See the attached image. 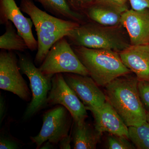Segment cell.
Here are the masks:
<instances>
[{
  "mask_svg": "<svg viewBox=\"0 0 149 149\" xmlns=\"http://www.w3.org/2000/svg\"><path fill=\"white\" fill-rule=\"evenodd\" d=\"M19 8L31 19L37 32L38 48L34 60L36 65H41L56 42L80 24L49 14L39 8L32 0H21Z\"/></svg>",
  "mask_w": 149,
  "mask_h": 149,
  "instance_id": "1",
  "label": "cell"
},
{
  "mask_svg": "<svg viewBox=\"0 0 149 149\" xmlns=\"http://www.w3.org/2000/svg\"><path fill=\"white\" fill-rule=\"evenodd\" d=\"M128 74L108 84L105 94L107 101L128 127L139 126L147 121V111L139 96V80L136 76Z\"/></svg>",
  "mask_w": 149,
  "mask_h": 149,
  "instance_id": "2",
  "label": "cell"
},
{
  "mask_svg": "<svg viewBox=\"0 0 149 149\" xmlns=\"http://www.w3.org/2000/svg\"><path fill=\"white\" fill-rule=\"evenodd\" d=\"M71 46L89 75L99 86L105 87L116 78L131 72L123 64L117 52Z\"/></svg>",
  "mask_w": 149,
  "mask_h": 149,
  "instance_id": "3",
  "label": "cell"
},
{
  "mask_svg": "<svg viewBox=\"0 0 149 149\" xmlns=\"http://www.w3.org/2000/svg\"><path fill=\"white\" fill-rule=\"evenodd\" d=\"M113 26L96 22L80 24L65 37L71 46L121 52L130 45Z\"/></svg>",
  "mask_w": 149,
  "mask_h": 149,
  "instance_id": "4",
  "label": "cell"
},
{
  "mask_svg": "<svg viewBox=\"0 0 149 149\" xmlns=\"http://www.w3.org/2000/svg\"><path fill=\"white\" fill-rule=\"evenodd\" d=\"M18 65L21 73L27 76L32 92L31 101L23 116L28 119L43 109L46 106L48 94L52 87V76L43 74L35 65L32 58L27 55L18 54Z\"/></svg>",
  "mask_w": 149,
  "mask_h": 149,
  "instance_id": "5",
  "label": "cell"
},
{
  "mask_svg": "<svg viewBox=\"0 0 149 149\" xmlns=\"http://www.w3.org/2000/svg\"><path fill=\"white\" fill-rule=\"evenodd\" d=\"M39 68L43 74L52 76L59 73L90 76L65 37L54 44Z\"/></svg>",
  "mask_w": 149,
  "mask_h": 149,
  "instance_id": "6",
  "label": "cell"
},
{
  "mask_svg": "<svg viewBox=\"0 0 149 149\" xmlns=\"http://www.w3.org/2000/svg\"><path fill=\"white\" fill-rule=\"evenodd\" d=\"M73 122V118L68 110L63 106L57 105L44 113L40 132L30 139L36 144V149H40L47 141L57 145L63 138L68 135Z\"/></svg>",
  "mask_w": 149,
  "mask_h": 149,
  "instance_id": "7",
  "label": "cell"
},
{
  "mask_svg": "<svg viewBox=\"0 0 149 149\" xmlns=\"http://www.w3.org/2000/svg\"><path fill=\"white\" fill-rule=\"evenodd\" d=\"M47 104L48 105L63 106L72 115L74 122H83L88 117L85 105L68 85L62 73L55 74L52 77Z\"/></svg>",
  "mask_w": 149,
  "mask_h": 149,
  "instance_id": "8",
  "label": "cell"
},
{
  "mask_svg": "<svg viewBox=\"0 0 149 149\" xmlns=\"http://www.w3.org/2000/svg\"><path fill=\"white\" fill-rule=\"evenodd\" d=\"M18 59L12 51L0 52V88L8 91L25 102L30 101L31 94L18 65Z\"/></svg>",
  "mask_w": 149,
  "mask_h": 149,
  "instance_id": "9",
  "label": "cell"
},
{
  "mask_svg": "<svg viewBox=\"0 0 149 149\" xmlns=\"http://www.w3.org/2000/svg\"><path fill=\"white\" fill-rule=\"evenodd\" d=\"M63 74L68 85L74 91L86 109L99 108L107 102L105 94L88 75L72 73Z\"/></svg>",
  "mask_w": 149,
  "mask_h": 149,
  "instance_id": "10",
  "label": "cell"
},
{
  "mask_svg": "<svg viewBox=\"0 0 149 149\" xmlns=\"http://www.w3.org/2000/svg\"><path fill=\"white\" fill-rule=\"evenodd\" d=\"M9 21L16 27L28 49L32 52L37 50L38 42L32 33L33 23L31 19L23 15L15 0H0V24L4 25Z\"/></svg>",
  "mask_w": 149,
  "mask_h": 149,
  "instance_id": "11",
  "label": "cell"
},
{
  "mask_svg": "<svg viewBox=\"0 0 149 149\" xmlns=\"http://www.w3.org/2000/svg\"><path fill=\"white\" fill-rule=\"evenodd\" d=\"M120 23L128 32L132 45L149 44V10H126Z\"/></svg>",
  "mask_w": 149,
  "mask_h": 149,
  "instance_id": "12",
  "label": "cell"
},
{
  "mask_svg": "<svg viewBox=\"0 0 149 149\" xmlns=\"http://www.w3.org/2000/svg\"><path fill=\"white\" fill-rule=\"evenodd\" d=\"M93 113L96 130L102 133L124 136L128 139V127L108 101L99 108H89Z\"/></svg>",
  "mask_w": 149,
  "mask_h": 149,
  "instance_id": "13",
  "label": "cell"
},
{
  "mask_svg": "<svg viewBox=\"0 0 149 149\" xmlns=\"http://www.w3.org/2000/svg\"><path fill=\"white\" fill-rule=\"evenodd\" d=\"M119 54L123 64L138 80L149 81V44L130 45Z\"/></svg>",
  "mask_w": 149,
  "mask_h": 149,
  "instance_id": "14",
  "label": "cell"
},
{
  "mask_svg": "<svg viewBox=\"0 0 149 149\" xmlns=\"http://www.w3.org/2000/svg\"><path fill=\"white\" fill-rule=\"evenodd\" d=\"M72 140L74 149H95L102 133L85 121L73 122Z\"/></svg>",
  "mask_w": 149,
  "mask_h": 149,
  "instance_id": "15",
  "label": "cell"
},
{
  "mask_svg": "<svg viewBox=\"0 0 149 149\" xmlns=\"http://www.w3.org/2000/svg\"><path fill=\"white\" fill-rule=\"evenodd\" d=\"M40 3L46 11L52 15L65 20L75 22L79 24L85 23L83 14L70 8L65 0H35Z\"/></svg>",
  "mask_w": 149,
  "mask_h": 149,
  "instance_id": "16",
  "label": "cell"
},
{
  "mask_svg": "<svg viewBox=\"0 0 149 149\" xmlns=\"http://www.w3.org/2000/svg\"><path fill=\"white\" fill-rule=\"evenodd\" d=\"M123 11L104 5H95L88 8L85 14L91 20L105 26H114L120 23Z\"/></svg>",
  "mask_w": 149,
  "mask_h": 149,
  "instance_id": "17",
  "label": "cell"
},
{
  "mask_svg": "<svg viewBox=\"0 0 149 149\" xmlns=\"http://www.w3.org/2000/svg\"><path fill=\"white\" fill-rule=\"evenodd\" d=\"M4 25L5 32L0 37L1 49L24 52L28 49L24 39L18 34L11 22H7Z\"/></svg>",
  "mask_w": 149,
  "mask_h": 149,
  "instance_id": "18",
  "label": "cell"
},
{
  "mask_svg": "<svg viewBox=\"0 0 149 149\" xmlns=\"http://www.w3.org/2000/svg\"><path fill=\"white\" fill-rule=\"evenodd\" d=\"M128 139L139 149H149V123L128 127Z\"/></svg>",
  "mask_w": 149,
  "mask_h": 149,
  "instance_id": "19",
  "label": "cell"
},
{
  "mask_svg": "<svg viewBox=\"0 0 149 149\" xmlns=\"http://www.w3.org/2000/svg\"><path fill=\"white\" fill-rule=\"evenodd\" d=\"M70 8L74 11L84 14L89 8L95 5H104L112 7L122 11L125 8L116 3L111 0H65Z\"/></svg>",
  "mask_w": 149,
  "mask_h": 149,
  "instance_id": "20",
  "label": "cell"
},
{
  "mask_svg": "<svg viewBox=\"0 0 149 149\" xmlns=\"http://www.w3.org/2000/svg\"><path fill=\"white\" fill-rule=\"evenodd\" d=\"M124 136L110 134L107 138L108 148L109 149H134V145Z\"/></svg>",
  "mask_w": 149,
  "mask_h": 149,
  "instance_id": "21",
  "label": "cell"
},
{
  "mask_svg": "<svg viewBox=\"0 0 149 149\" xmlns=\"http://www.w3.org/2000/svg\"><path fill=\"white\" fill-rule=\"evenodd\" d=\"M23 146H24V143L22 142L13 137L9 132L6 133L5 130L3 129L1 130L0 149H19Z\"/></svg>",
  "mask_w": 149,
  "mask_h": 149,
  "instance_id": "22",
  "label": "cell"
},
{
  "mask_svg": "<svg viewBox=\"0 0 149 149\" xmlns=\"http://www.w3.org/2000/svg\"><path fill=\"white\" fill-rule=\"evenodd\" d=\"M138 87L141 101L146 109L149 112V81L139 80Z\"/></svg>",
  "mask_w": 149,
  "mask_h": 149,
  "instance_id": "23",
  "label": "cell"
},
{
  "mask_svg": "<svg viewBox=\"0 0 149 149\" xmlns=\"http://www.w3.org/2000/svg\"><path fill=\"white\" fill-rule=\"evenodd\" d=\"M132 9L135 10H149V0H129Z\"/></svg>",
  "mask_w": 149,
  "mask_h": 149,
  "instance_id": "24",
  "label": "cell"
},
{
  "mask_svg": "<svg viewBox=\"0 0 149 149\" xmlns=\"http://www.w3.org/2000/svg\"><path fill=\"white\" fill-rule=\"evenodd\" d=\"M7 112V107L5 100L1 94L0 95V123L1 124L5 117Z\"/></svg>",
  "mask_w": 149,
  "mask_h": 149,
  "instance_id": "25",
  "label": "cell"
},
{
  "mask_svg": "<svg viewBox=\"0 0 149 149\" xmlns=\"http://www.w3.org/2000/svg\"><path fill=\"white\" fill-rule=\"evenodd\" d=\"M71 134L70 135H68L60 141L59 146L60 148L61 149H70L71 148V146H70V143L71 142L72 138L71 136Z\"/></svg>",
  "mask_w": 149,
  "mask_h": 149,
  "instance_id": "26",
  "label": "cell"
},
{
  "mask_svg": "<svg viewBox=\"0 0 149 149\" xmlns=\"http://www.w3.org/2000/svg\"><path fill=\"white\" fill-rule=\"evenodd\" d=\"M56 145H54L52 143L47 141L44 143L41 146L40 149H51L54 148Z\"/></svg>",
  "mask_w": 149,
  "mask_h": 149,
  "instance_id": "27",
  "label": "cell"
},
{
  "mask_svg": "<svg viewBox=\"0 0 149 149\" xmlns=\"http://www.w3.org/2000/svg\"><path fill=\"white\" fill-rule=\"evenodd\" d=\"M111 1L118 5L126 7L125 6L126 0H111Z\"/></svg>",
  "mask_w": 149,
  "mask_h": 149,
  "instance_id": "28",
  "label": "cell"
},
{
  "mask_svg": "<svg viewBox=\"0 0 149 149\" xmlns=\"http://www.w3.org/2000/svg\"><path fill=\"white\" fill-rule=\"evenodd\" d=\"M147 121L149 123V112L147 111Z\"/></svg>",
  "mask_w": 149,
  "mask_h": 149,
  "instance_id": "29",
  "label": "cell"
}]
</instances>
